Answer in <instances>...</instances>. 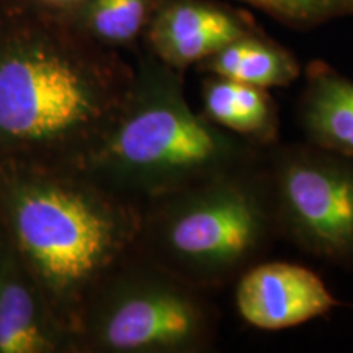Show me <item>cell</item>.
<instances>
[{"instance_id":"1","label":"cell","mask_w":353,"mask_h":353,"mask_svg":"<svg viewBox=\"0 0 353 353\" xmlns=\"http://www.w3.org/2000/svg\"><path fill=\"white\" fill-rule=\"evenodd\" d=\"M33 8L0 21V162L79 167L125 108L136 68Z\"/></svg>"},{"instance_id":"2","label":"cell","mask_w":353,"mask_h":353,"mask_svg":"<svg viewBox=\"0 0 353 353\" xmlns=\"http://www.w3.org/2000/svg\"><path fill=\"white\" fill-rule=\"evenodd\" d=\"M141 218V203L79 167L0 162L8 244L74 334L92 290L138 244Z\"/></svg>"},{"instance_id":"3","label":"cell","mask_w":353,"mask_h":353,"mask_svg":"<svg viewBox=\"0 0 353 353\" xmlns=\"http://www.w3.org/2000/svg\"><path fill=\"white\" fill-rule=\"evenodd\" d=\"M134 68L125 108L79 169L143 205L263 156V148L192 108L182 70L148 51Z\"/></svg>"},{"instance_id":"4","label":"cell","mask_w":353,"mask_h":353,"mask_svg":"<svg viewBox=\"0 0 353 353\" xmlns=\"http://www.w3.org/2000/svg\"><path fill=\"white\" fill-rule=\"evenodd\" d=\"M278 239L262 156L143 203L136 247L183 280L214 293L265 260Z\"/></svg>"},{"instance_id":"5","label":"cell","mask_w":353,"mask_h":353,"mask_svg":"<svg viewBox=\"0 0 353 353\" xmlns=\"http://www.w3.org/2000/svg\"><path fill=\"white\" fill-rule=\"evenodd\" d=\"M211 294L134 247L83 303L77 353L210 352L221 319Z\"/></svg>"},{"instance_id":"6","label":"cell","mask_w":353,"mask_h":353,"mask_svg":"<svg viewBox=\"0 0 353 353\" xmlns=\"http://www.w3.org/2000/svg\"><path fill=\"white\" fill-rule=\"evenodd\" d=\"M278 236L309 257L353 270V159L304 143L263 151Z\"/></svg>"},{"instance_id":"7","label":"cell","mask_w":353,"mask_h":353,"mask_svg":"<svg viewBox=\"0 0 353 353\" xmlns=\"http://www.w3.org/2000/svg\"><path fill=\"white\" fill-rule=\"evenodd\" d=\"M260 32L254 19L214 0H161L143 43L169 68L185 72L234 39Z\"/></svg>"},{"instance_id":"8","label":"cell","mask_w":353,"mask_h":353,"mask_svg":"<svg viewBox=\"0 0 353 353\" xmlns=\"http://www.w3.org/2000/svg\"><path fill=\"white\" fill-rule=\"evenodd\" d=\"M234 299L242 319L260 330L296 327L342 306L316 272L267 260L237 278Z\"/></svg>"},{"instance_id":"9","label":"cell","mask_w":353,"mask_h":353,"mask_svg":"<svg viewBox=\"0 0 353 353\" xmlns=\"http://www.w3.org/2000/svg\"><path fill=\"white\" fill-rule=\"evenodd\" d=\"M0 353H77L76 334L10 244L0 260Z\"/></svg>"},{"instance_id":"10","label":"cell","mask_w":353,"mask_h":353,"mask_svg":"<svg viewBox=\"0 0 353 353\" xmlns=\"http://www.w3.org/2000/svg\"><path fill=\"white\" fill-rule=\"evenodd\" d=\"M298 123L306 143L353 159L352 79L325 61H311L304 70Z\"/></svg>"},{"instance_id":"11","label":"cell","mask_w":353,"mask_h":353,"mask_svg":"<svg viewBox=\"0 0 353 353\" xmlns=\"http://www.w3.org/2000/svg\"><path fill=\"white\" fill-rule=\"evenodd\" d=\"M201 97L203 113L214 125L263 149L278 143L280 114L268 88L206 74Z\"/></svg>"},{"instance_id":"12","label":"cell","mask_w":353,"mask_h":353,"mask_svg":"<svg viewBox=\"0 0 353 353\" xmlns=\"http://www.w3.org/2000/svg\"><path fill=\"white\" fill-rule=\"evenodd\" d=\"M196 68L208 76L262 88L288 87L303 72L298 57L262 30L228 43Z\"/></svg>"},{"instance_id":"13","label":"cell","mask_w":353,"mask_h":353,"mask_svg":"<svg viewBox=\"0 0 353 353\" xmlns=\"http://www.w3.org/2000/svg\"><path fill=\"white\" fill-rule=\"evenodd\" d=\"M161 0H83L65 19L88 39L120 51L143 41Z\"/></svg>"},{"instance_id":"14","label":"cell","mask_w":353,"mask_h":353,"mask_svg":"<svg viewBox=\"0 0 353 353\" xmlns=\"http://www.w3.org/2000/svg\"><path fill=\"white\" fill-rule=\"evenodd\" d=\"M288 28L307 32L353 17V0H239Z\"/></svg>"},{"instance_id":"15","label":"cell","mask_w":353,"mask_h":353,"mask_svg":"<svg viewBox=\"0 0 353 353\" xmlns=\"http://www.w3.org/2000/svg\"><path fill=\"white\" fill-rule=\"evenodd\" d=\"M82 2L83 0H32L34 7L61 17H69Z\"/></svg>"},{"instance_id":"16","label":"cell","mask_w":353,"mask_h":353,"mask_svg":"<svg viewBox=\"0 0 353 353\" xmlns=\"http://www.w3.org/2000/svg\"><path fill=\"white\" fill-rule=\"evenodd\" d=\"M8 247V241H7V236H6V231H3V226H2V221H0V260H2L3 254H6Z\"/></svg>"}]
</instances>
